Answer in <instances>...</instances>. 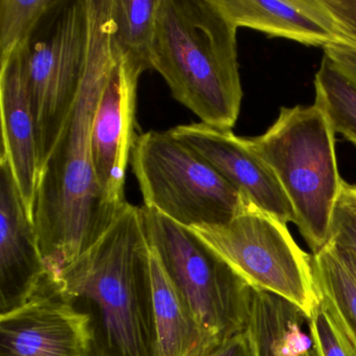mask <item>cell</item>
<instances>
[{
    "mask_svg": "<svg viewBox=\"0 0 356 356\" xmlns=\"http://www.w3.org/2000/svg\"><path fill=\"white\" fill-rule=\"evenodd\" d=\"M140 210L149 247L202 328L218 343L247 330L252 287L188 228Z\"/></svg>",
    "mask_w": 356,
    "mask_h": 356,
    "instance_id": "8992f818",
    "label": "cell"
},
{
    "mask_svg": "<svg viewBox=\"0 0 356 356\" xmlns=\"http://www.w3.org/2000/svg\"><path fill=\"white\" fill-rule=\"evenodd\" d=\"M327 243L351 254L356 259V185L341 181L333 208Z\"/></svg>",
    "mask_w": 356,
    "mask_h": 356,
    "instance_id": "7402d4cb",
    "label": "cell"
},
{
    "mask_svg": "<svg viewBox=\"0 0 356 356\" xmlns=\"http://www.w3.org/2000/svg\"><path fill=\"white\" fill-rule=\"evenodd\" d=\"M47 277L34 222L0 160V314L24 305Z\"/></svg>",
    "mask_w": 356,
    "mask_h": 356,
    "instance_id": "7c38bea8",
    "label": "cell"
},
{
    "mask_svg": "<svg viewBox=\"0 0 356 356\" xmlns=\"http://www.w3.org/2000/svg\"><path fill=\"white\" fill-rule=\"evenodd\" d=\"M314 104L326 114L334 133L356 145V87L324 56L314 78Z\"/></svg>",
    "mask_w": 356,
    "mask_h": 356,
    "instance_id": "d6986e66",
    "label": "cell"
},
{
    "mask_svg": "<svg viewBox=\"0 0 356 356\" xmlns=\"http://www.w3.org/2000/svg\"><path fill=\"white\" fill-rule=\"evenodd\" d=\"M345 41V47L356 49V0H323Z\"/></svg>",
    "mask_w": 356,
    "mask_h": 356,
    "instance_id": "603a6c76",
    "label": "cell"
},
{
    "mask_svg": "<svg viewBox=\"0 0 356 356\" xmlns=\"http://www.w3.org/2000/svg\"><path fill=\"white\" fill-rule=\"evenodd\" d=\"M161 0H112L113 40L120 53L152 70L157 16Z\"/></svg>",
    "mask_w": 356,
    "mask_h": 356,
    "instance_id": "ac0fdd59",
    "label": "cell"
},
{
    "mask_svg": "<svg viewBox=\"0 0 356 356\" xmlns=\"http://www.w3.org/2000/svg\"><path fill=\"white\" fill-rule=\"evenodd\" d=\"M252 289L283 298L309 318L318 303L312 256L286 225L247 201L230 222L188 228Z\"/></svg>",
    "mask_w": 356,
    "mask_h": 356,
    "instance_id": "ba28073f",
    "label": "cell"
},
{
    "mask_svg": "<svg viewBox=\"0 0 356 356\" xmlns=\"http://www.w3.org/2000/svg\"><path fill=\"white\" fill-rule=\"evenodd\" d=\"M90 318L45 278L24 305L0 314V356H89Z\"/></svg>",
    "mask_w": 356,
    "mask_h": 356,
    "instance_id": "9c48e42d",
    "label": "cell"
},
{
    "mask_svg": "<svg viewBox=\"0 0 356 356\" xmlns=\"http://www.w3.org/2000/svg\"><path fill=\"white\" fill-rule=\"evenodd\" d=\"M131 164L145 207L186 228L226 224L248 201L170 130L138 135Z\"/></svg>",
    "mask_w": 356,
    "mask_h": 356,
    "instance_id": "5b68a950",
    "label": "cell"
},
{
    "mask_svg": "<svg viewBox=\"0 0 356 356\" xmlns=\"http://www.w3.org/2000/svg\"><path fill=\"white\" fill-rule=\"evenodd\" d=\"M90 0H58L26 45L39 170L76 103L86 70Z\"/></svg>",
    "mask_w": 356,
    "mask_h": 356,
    "instance_id": "52a82bcc",
    "label": "cell"
},
{
    "mask_svg": "<svg viewBox=\"0 0 356 356\" xmlns=\"http://www.w3.org/2000/svg\"><path fill=\"white\" fill-rule=\"evenodd\" d=\"M334 131L316 104L282 107L260 136L245 138L272 170L293 211V224L312 254L328 241L329 226L343 179L339 176Z\"/></svg>",
    "mask_w": 356,
    "mask_h": 356,
    "instance_id": "277c9868",
    "label": "cell"
},
{
    "mask_svg": "<svg viewBox=\"0 0 356 356\" xmlns=\"http://www.w3.org/2000/svg\"><path fill=\"white\" fill-rule=\"evenodd\" d=\"M308 325L318 356H356L353 341L320 298Z\"/></svg>",
    "mask_w": 356,
    "mask_h": 356,
    "instance_id": "44dd1931",
    "label": "cell"
},
{
    "mask_svg": "<svg viewBox=\"0 0 356 356\" xmlns=\"http://www.w3.org/2000/svg\"><path fill=\"white\" fill-rule=\"evenodd\" d=\"M170 131L256 207L286 226L293 222V208L280 183L245 137L201 122L180 124Z\"/></svg>",
    "mask_w": 356,
    "mask_h": 356,
    "instance_id": "8fae6325",
    "label": "cell"
},
{
    "mask_svg": "<svg viewBox=\"0 0 356 356\" xmlns=\"http://www.w3.org/2000/svg\"><path fill=\"white\" fill-rule=\"evenodd\" d=\"M57 282L90 318L89 356H156L151 247L140 207L127 202Z\"/></svg>",
    "mask_w": 356,
    "mask_h": 356,
    "instance_id": "7a4b0ae2",
    "label": "cell"
},
{
    "mask_svg": "<svg viewBox=\"0 0 356 356\" xmlns=\"http://www.w3.org/2000/svg\"><path fill=\"white\" fill-rule=\"evenodd\" d=\"M1 155L34 222L39 164L36 124L29 88L26 47L0 60Z\"/></svg>",
    "mask_w": 356,
    "mask_h": 356,
    "instance_id": "4fadbf2b",
    "label": "cell"
},
{
    "mask_svg": "<svg viewBox=\"0 0 356 356\" xmlns=\"http://www.w3.org/2000/svg\"><path fill=\"white\" fill-rule=\"evenodd\" d=\"M236 34L213 0H161L152 58L177 102L230 130L243 101Z\"/></svg>",
    "mask_w": 356,
    "mask_h": 356,
    "instance_id": "3957f363",
    "label": "cell"
},
{
    "mask_svg": "<svg viewBox=\"0 0 356 356\" xmlns=\"http://www.w3.org/2000/svg\"><path fill=\"white\" fill-rule=\"evenodd\" d=\"M156 356H206L218 343L208 334L151 249Z\"/></svg>",
    "mask_w": 356,
    "mask_h": 356,
    "instance_id": "9a60e30c",
    "label": "cell"
},
{
    "mask_svg": "<svg viewBox=\"0 0 356 356\" xmlns=\"http://www.w3.org/2000/svg\"><path fill=\"white\" fill-rule=\"evenodd\" d=\"M145 70L120 53L102 93L93 120L91 145L95 175L106 201L116 209L127 204V168L137 136L138 81Z\"/></svg>",
    "mask_w": 356,
    "mask_h": 356,
    "instance_id": "30bf717a",
    "label": "cell"
},
{
    "mask_svg": "<svg viewBox=\"0 0 356 356\" xmlns=\"http://www.w3.org/2000/svg\"><path fill=\"white\" fill-rule=\"evenodd\" d=\"M247 330L255 356H318L308 316L273 293L252 289Z\"/></svg>",
    "mask_w": 356,
    "mask_h": 356,
    "instance_id": "2e32d148",
    "label": "cell"
},
{
    "mask_svg": "<svg viewBox=\"0 0 356 356\" xmlns=\"http://www.w3.org/2000/svg\"><path fill=\"white\" fill-rule=\"evenodd\" d=\"M235 28L259 31L312 47L345 41L323 0H213Z\"/></svg>",
    "mask_w": 356,
    "mask_h": 356,
    "instance_id": "5bb4252c",
    "label": "cell"
},
{
    "mask_svg": "<svg viewBox=\"0 0 356 356\" xmlns=\"http://www.w3.org/2000/svg\"><path fill=\"white\" fill-rule=\"evenodd\" d=\"M312 270L318 298L326 303L356 347V259L327 243L312 254Z\"/></svg>",
    "mask_w": 356,
    "mask_h": 356,
    "instance_id": "e0dca14e",
    "label": "cell"
},
{
    "mask_svg": "<svg viewBox=\"0 0 356 356\" xmlns=\"http://www.w3.org/2000/svg\"><path fill=\"white\" fill-rule=\"evenodd\" d=\"M112 0H90L89 47L80 92L44 165L39 170L34 225L47 277L88 251L120 210L99 188L92 158L93 120L120 51L113 40Z\"/></svg>",
    "mask_w": 356,
    "mask_h": 356,
    "instance_id": "6da1fadb",
    "label": "cell"
},
{
    "mask_svg": "<svg viewBox=\"0 0 356 356\" xmlns=\"http://www.w3.org/2000/svg\"><path fill=\"white\" fill-rule=\"evenodd\" d=\"M206 356H255L253 343L248 330L222 341Z\"/></svg>",
    "mask_w": 356,
    "mask_h": 356,
    "instance_id": "d4e9b609",
    "label": "cell"
},
{
    "mask_svg": "<svg viewBox=\"0 0 356 356\" xmlns=\"http://www.w3.org/2000/svg\"><path fill=\"white\" fill-rule=\"evenodd\" d=\"M323 49L324 56L356 87V49L339 44L328 45Z\"/></svg>",
    "mask_w": 356,
    "mask_h": 356,
    "instance_id": "cb8c5ba5",
    "label": "cell"
},
{
    "mask_svg": "<svg viewBox=\"0 0 356 356\" xmlns=\"http://www.w3.org/2000/svg\"><path fill=\"white\" fill-rule=\"evenodd\" d=\"M58 0H0V60L26 47Z\"/></svg>",
    "mask_w": 356,
    "mask_h": 356,
    "instance_id": "ffe728a7",
    "label": "cell"
}]
</instances>
